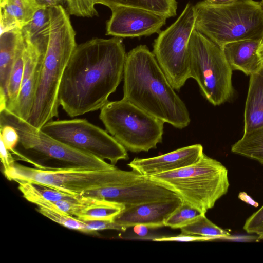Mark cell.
I'll return each mask as SVG.
<instances>
[{"instance_id": "cell-6", "label": "cell", "mask_w": 263, "mask_h": 263, "mask_svg": "<svg viewBox=\"0 0 263 263\" xmlns=\"http://www.w3.org/2000/svg\"><path fill=\"white\" fill-rule=\"evenodd\" d=\"M4 174L10 181H27L77 196L88 191L120 185L144 177L134 170L123 171L117 167L112 170L68 166L33 168L16 163Z\"/></svg>"}, {"instance_id": "cell-30", "label": "cell", "mask_w": 263, "mask_h": 263, "mask_svg": "<svg viewBox=\"0 0 263 263\" xmlns=\"http://www.w3.org/2000/svg\"><path fill=\"white\" fill-rule=\"evenodd\" d=\"M66 3L70 15L82 17L98 16L96 0H67Z\"/></svg>"}, {"instance_id": "cell-13", "label": "cell", "mask_w": 263, "mask_h": 263, "mask_svg": "<svg viewBox=\"0 0 263 263\" xmlns=\"http://www.w3.org/2000/svg\"><path fill=\"white\" fill-rule=\"evenodd\" d=\"M106 23V33L117 37H137L159 33L166 23L165 16L145 9L117 6Z\"/></svg>"}, {"instance_id": "cell-26", "label": "cell", "mask_w": 263, "mask_h": 263, "mask_svg": "<svg viewBox=\"0 0 263 263\" xmlns=\"http://www.w3.org/2000/svg\"><path fill=\"white\" fill-rule=\"evenodd\" d=\"M25 42L18 48L9 77L6 90V108L10 110L18 96L24 68Z\"/></svg>"}, {"instance_id": "cell-3", "label": "cell", "mask_w": 263, "mask_h": 263, "mask_svg": "<svg viewBox=\"0 0 263 263\" xmlns=\"http://www.w3.org/2000/svg\"><path fill=\"white\" fill-rule=\"evenodd\" d=\"M49 29L32 106L27 121L41 129L59 116V92L68 63L76 49V32L62 5L49 7Z\"/></svg>"}, {"instance_id": "cell-25", "label": "cell", "mask_w": 263, "mask_h": 263, "mask_svg": "<svg viewBox=\"0 0 263 263\" xmlns=\"http://www.w3.org/2000/svg\"><path fill=\"white\" fill-rule=\"evenodd\" d=\"M49 7L42 6L32 20L21 29L24 40L35 42L45 39L49 32Z\"/></svg>"}, {"instance_id": "cell-4", "label": "cell", "mask_w": 263, "mask_h": 263, "mask_svg": "<svg viewBox=\"0 0 263 263\" xmlns=\"http://www.w3.org/2000/svg\"><path fill=\"white\" fill-rule=\"evenodd\" d=\"M194 8L195 29L221 48L235 41L263 40L260 1L239 0L215 5L204 0Z\"/></svg>"}, {"instance_id": "cell-27", "label": "cell", "mask_w": 263, "mask_h": 263, "mask_svg": "<svg viewBox=\"0 0 263 263\" xmlns=\"http://www.w3.org/2000/svg\"><path fill=\"white\" fill-rule=\"evenodd\" d=\"M180 229L183 234L209 237L213 240L230 236L228 231L215 224L203 213Z\"/></svg>"}, {"instance_id": "cell-21", "label": "cell", "mask_w": 263, "mask_h": 263, "mask_svg": "<svg viewBox=\"0 0 263 263\" xmlns=\"http://www.w3.org/2000/svg\"><path fill=\"white\" fill-rule=\"evenodd\" d=\"M17 183L23 196L37 206L50 208L52 205V202L76 199L79 197L27 181H18Z\"/></svg>"}, {"instance_id": "cell-19", "label": "cell", "mask_w": 263, "mask_h": 263, "mask_svg": "<svg viewBox=\"0 0 263 263\" xmlns=\"http://www.w3.org/2000/svg\"><path fill=\"white\" fill-rule=\"evenodd\" d=\"M24 43L21 29H15L0 36V110L6 107V90L10 73L20 47Z\"/></svg>"}, {"instance_id": "cell-7", "label": "cell", "mask_w": 263, "mask_h": 263, "mask_svg": "<svg viewBox=\"0 0 263 263\" xmlns=\"http://www.w3.org/2000/svg\"><path fill=\"white\" fill-rule=\"evenodd\" d=\"M10 125L17 130L19 141L12 151L28 160H50L68 167L112 170L117 167L105 160L64 144L9 111L0 110V126Z\"/></svg>"}, {"instance_id": "cell-1", "label": "cell", "mask_w": 263, "mask_h": 263, "mask_svg": "<svg viewBox=\"0 0 263 263\" xmlns=\"http://www.w3.org/2000/svg\"><path fill=\"white\" fill-rule=\"evenodd\" d=\"M126 54L120 37L77 45L61 82L60 105L71 117L101 109L123 79Z\"/></svg>"}, {"instance_id": "cell-41", "label": "cell", "mask_w": 263, "mask_h": 263, "mask_svg": "<svg viewBox=\"0 0 263 263\" xmlns=\"http://www.w3.org/2000/svg\"><path fill=\"white\" fill-rule=\"evenodd\" d=\"M257 54L262 63H263V40L261 42V43L258 47L257 50Z\"/></svg>"}, {"instance_id": "cell-8", "label": "cell", "mask_w": 263, "mask_h": 263, "mask_svg": "<svg viewBox=\"0 0 263 263\" xmlns=\"http://www.w3.org/2000/svg\"><path fill=\"white\" fill-rule=\"evenodd\" d=\"M99 118L127 151L148 152L162 142L164 122L124 99L106 103Z\"/></svg>"}, {"instance_id": "cell-28", "label": "cell", "mask_w": 263, "mask_h": 263, "mask_svg": "<svg viewBox=\"0 0 263 263\" xmlns=\"http://www.w3.org/2000/svg\"><path fill=\"white\" fill-rule=\"evenodd\" d=\"M37 211L53 221L69 229L88 233L84 221L76 217L67 215L59 210L37 206Z\"/></svg>"}, {"instance_id": "cell-38", "label": "cell", "mask_w": 263, "mask_h": 263, "mask_svg": "<svg viewBox=\"0 0 263 263\" xmlns=\"http://www.w3.org/2000/svg\"><path fill=\"white\" fill-rule=\"evenodd\" d=\"M37 1L41 5L49 7L62 5L63 3H66L67 0H37Z\"/></svg>"}, {"instance_id": "cell-23", "label": "cell", "mask_w": 263, "mask_h": 263, "mask_svg": "<svg viewBox=\"0 0 263 263\" xmlns=\"http://www.w3.org/2000/svg\"><path fill=\"white\" fill-rule=\"evenodd\" d=\"M124 209L120 204L91 197L88 204L75 217L82 221L114 220Z\"/></svg>"}, {"instance_id": "cell-31", "label": "cell", "mask_w": 263, "mask_h": 263, "mask_svg": "<svg viewBox=\"0 0 263 263\" xmlns=\"http://www.w3.org/2000/svg\"><path fill=\"white\" fill-rule=\"evenodd\" d=\"M153 228L147 226L139 224L127 228L125 231L124 238L128 239L151 240L153 241L156 238L164 236L160 235Z\"/></svg>"}, {"instance_id": "cell-20", "label": "cell", "mask_w": 263, "mask_h": 263, "mask_svg": "<svg viewBox=\"0 0 263 263\" xmlns=\"http://www.w3.org/2000/svg\"><path fill=\"white\" fill-rule=\"evenodd\" d=\"M244 114V133L263 126V66L250 76Z\"/></svg>"}, {"instance_id": "cell-14", "label": "cell", "mask_w": 263, "mask_h": 263, "mask_svg": "<svg viewBox=\"0 0 263 263\" xmlns=\"http://www.w3.org/2000/svg\"><path fill=\"white\" fill-rule=\"evenodd\" d=\"M46 42L47 39L42 42L24 41V68L21 89L15 104L9 110L26 121L32 106Z\"/></svg>"}, {"instance_id": "cell-17", "label": "cell", "mask_w": 263, "mask_h": 263, "mask_svg": "<svg viewBox=\"0 0 263 263\" xmlns=\"http://www.w3.org/2000/svg\"><path fill=\"white\" fill-rule=\"evenodd\" d=\"M261 41L246 40L223 45L221 49L232 70L241 71L250 76L258 71L263 66L257 54Z\"/></svg>"}, {"instance_id": "cell-39", "label": "cell", "mask_w": 263, "mask_h": 263, "mask_svg": "<svg viewBox=\"0 0 263 263\" xmlns=\"http://www.w3.org/2000/svg\"><path fill=\"white\" fill-rule=\"evenodd\" d=\"M238 196L241 200L244 201L245 202H247L248 203L251 204L253 206H258V203L252 200V199L245 193H240Z\"/></svg>"}, {"instance_id": "cell-33", "label": "cell", "mask_w": 263, "mask_h": 263, "mask_svg": "<svg viewBox=\"0 0 263 263\" xmlns=\"http://www.w3.org/2000/svg\"><path fill=\"white\" fill-rule=\"evenodd\" d=\"M243 229L248 234L257 235L259 240L263 239V205L246 220Z\"/></svg>"}, {"instance_id": "cell-42", "label": "cell", "mask_w": 263, "mask_h": 263, "mask_svg": "<svg viewBox=\"0 0 263 263\" xmlns=\"http://www.w3.org/2000/svg\"><path fill=\"white\" fill-rule=\"evenodd\" d=\"M260 2H261V6H262V8L263 9V0H261Z\"/></svg>"}, {"instance_id": "cell-10", "label": "cell", "mask_w": 263, "mask_h": 263, "mask_svg": "<svg viewBox=\"0 0 263 263\" xmlns=\"http://www.w3.org/2000/svg\"><path fill=\"white\" fill-rule=\"evenodd\" d=\"M195 23L194 5L189 3L176 21L154 41L153 53L175 90L180 89L190 78L188 44Z\"/></svg>"}, {"instance_id": "cell-16", "label": "cell", "mask_w": 263, "mask_h": 263, "mask_svg": "<svg viewBox=\"0 0 263 263\" xmlns=\"http://www.w3.org/2000/svg\"><path fill=\"white\" fill-rule=\"evenodd\" d=\"M182 203L179 198L138 204L123 209L114 220L126 228L142 224L157 229L164 227L165 219Z\"/></svg>"}, {"instance_id": "cell-24", "label": "cell", "mask_w": 263, "mask_h": 263, "mask_svg": "<svg viewBox=\"0 0 263 263\" xmlns=\"http://www.w3.org/2000/svg\"><path fill=\"white\" fill-rule=\"evenodd\" d=\"M231 151L263 164V126L244 133L242 138L232 146Z\"/></svg>"}, {"instance_id": "cell-11", "label": "cell", "mask_w": 263, "mask_h": 263, "mask_svg": "<svg viewBox=\"0 0 263 263\" xmlns=\"http://www.w3.org/2000/svg\"><path fill=\"white\" fill-rule=\"evenodd\" d=\"M41 129L53 138L115 165L127 160V150L111 135L85 119L51 121Z\"/></svg>"}, {"instance_id": "cell-2", "label": "cell", "mask_w": 263, "mask_h": 263, "mask_svg": "<svg viewBox=\"0 0 263 263\" xmlns=\"http://www.w3.org/2000/svg\"><path fill=\"white\" fill-rule=\"evenodd\" d=\"M123 99L176 128L183 129L190 124L186 105L145 45L137 46L126 54Z\"/></svg>"}, {"instance_id": "cell-37", "label": "cell", "mask_w": 263, "mask_h": 263, "mask_svg": "<svg viewBox=\"0 0 263 263\" xmlns=\"http://www.w3.org/2000/svg\"><path fill=\"white\" fill-rule=\"evenodd\" d=\"M0 143V158L4 172H5L12 167L15 163V160L10 151L6 148L3 141L1 140Z\"/></svg>"}, {"instance_id": "cell-34", "label": "cell", "mask_w": 263, "mask_h": 263, "mask_svg": "<svg viewBox=\"0 0 263 263\" xmlns=\"http://www.w3.org/2000/svg\"><path fill=\"white\" fill-rule=\"evenodd\" d=\"M0 140L5 147L12 151L17 146L19 141V135L14 127L10 125L0 126Z\"/></svg>"}, {"instance_id": "cell-32", "label": "cell", "mask_w": 263, "mask_h": 263, "mask_svg": "<svg viewBox=\"0 0 263 263\" xmlns=\"http://www.w3.org/2000/svg\"><path fill=\"white\" fill-rule=\"evenodd\" d=\"M90 199V197L81 196L76 199L62 200L54 203L60 211L75 217L88 204Z\"/></svg>"}, {"instance_id": "cell-40", "label": "cell", "mask_w": 263, "mask_h": 263, "mask_svg": "<svg viewBox=\"0 0 263 263\" xmlns=\"http://www.w3.org/2000/svg\"><path fill=\"white\" fill-rule=\"evenodd\" d=\"M209 4L215 5H226L239 0H204Z\"/></svg>"}, {"instance_id": "cell-12", "label": "cell", "mask_w": 263, "mask_h": 263, "mask_svg": "<svg viewBox=\"0 0 263 263\" xmlns=\"http://www.w3.org/2000/svg\"><path fill=\"white\" fill-rule=\"evenodd\" d=\"M81 196L116 202L125 209L149 202L180 198L172 191L146 177L120 185L88 191Z\"/></svg>"}, {"instance_id": "cell-29", "label": "cell", "mask_w": 263, "mask_h": 263, "mask_svg": "<svg viewBox=\"0 0 263 263\" xmlns=\"http://www.w3.org/2000/svg\"><path fill=\"white\" fill-rule=\"evenodd\" d=\"M201 214L203 213L196 208L182 202L165 219L164 226L172 229H180Z\"/></svg>"}, {"instance_id": "cell-15", "label": "cell", "mask_w": 263, "mask_h": 263, "mask_svg": "<svg viewBox=\"0 0 263 263\" xmlns=\"http://www.w3.org/2000/svg\"><path fill=\"white\" fill-rule=\"evenodd\" d=\"M203 154L202 145L196 144L153 157L135 158L127 165L147 177L190 165L198 161Z\"/></svg>"}, {"instance_id": "cell-22", "label": "cell", "mask_w": 263, "mask_h": 263, "mask_svg": "<svg viewBox=\"0 0 263 263\" xmlns=\"http://www.w3.org/2000/svg\"><path fill=\"white\" fill-rule=\"evenodd\" d=\"M110 9L117 6H129L145 9L165 16L167 18L176 15V0H96Z\"/></svg>"}, {"instance_id": "cell-35", "label": "cell", "mask_w": 263, "mask_h": 263, "mask_svg": "<svg viewBox=\"0 0 263 263\" xmlns=\"http://www.w3.org/2000/svg\"><path fill=\"white\" fill-rule=\"evenodd\" d=\"M87 226L88 233L104 230H114L121 231H126L124 227L116 222L114 220L83 221Z\"/></svg>"}, {"instance_id": "cell-18", "label": "cell", "mask_w": 263, "mask_h": 263, "mask_svg": "<svg viewBox=\"0 0 263 263\" xmlns=\"http://www.w3.org/2000/svg\"><path fill=\"white\" fill-rule=\"evenodd\" d=\"M42 6L37 0H0L1 34L21 29Z\"/></svg>"}, {"instance_id": "cell-36", "label": "cell", "mask_w": 263, "mask_h": 263, "mask_svg": "<svg viewBox=\"0 0 263 263\" xmlns=\"http://www.w3.org/2000/svg\"><path fill=\"white\" fill-rule=\"evenodd\" d=\"M213 240V239L205 236L193 235L181 233L176 236H164L156 238L155 241H177V242H192V241H204Z\"/></svg>"}, {"instance_id": "cell-5", "label": "cell", "mask_w": 263, "mask_h": 263, "mask_svg": "<svg viewBox=\"0 0 263 263\" xmlns=\"http://www.w3.org/2000/svg\"><path fill=\"white\" fill-rule=\"evenodd\" d=\"M147 178L204 214L227 193L230 186L227 168L204 153L190 165Z\"/></svg>"}, {"instance_id": "cell-9", "label": "cell", "mask_w": 263, "mask_h": 263, "mask_svg": "<svg viewBox=\"0 0 263 263\" xmlns=\"http://www.w3.org/2000/svg\"><path fill=\"white\" fill-rule=\"evenodd\" d=\"M188 59L190 78L209 102L220 105L232 97L233 70L221 48L195 29L188 44Z\"/></svg>"}]
</instances>
